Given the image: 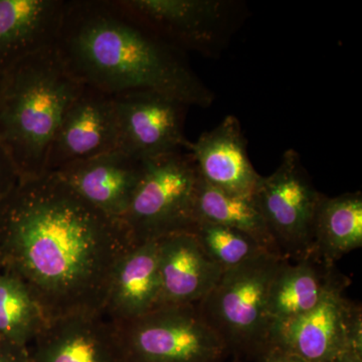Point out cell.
Returning a JSON list of instances; mask_svg holds the SVG:
<instances>
[{
  "instance_id": "obj_24",
  "label": "cell",
  "mask_w": 362,
  "mask_h": 362,
  "mask_svg": "<svg viewBox=\"0 0 362 362\" xmlns=\"http://www.w3.org/2000/svg\"><path fill=\"white\" fill-rule=\"evenodd\" d=\"M259 362H308L275 344H270L264 349L259 354Z\"/></svg>"
},
{
  "instance_id": "obj_8",
  "label": "cell",
  "mask_w": 362,
  "mask_h": 362,
  "mask_svg": "<svg viewBox=\"0 0 362 362\" xmlns=\"http://www.w3.org/2000/svg\"><path fill=\"white\" fill-rule=\"evenodd\" d=\"M322 195L294 149L285 151L272 175L262 176L252 199L283 258L296 262L314 255V221Z\"/></svg>"
},
{
  "instance_id": "obj_13",
  "label": "cell",
  "mask_w": 362,
  "mask_h": 362,
  "mask_svg": "<svg viewBox=\"0 0 362 362\" xmlns=\"http://www.w3.org/2000/svg\"><path fill=\"white\" fill-rule=\"evenodd\" d=\"M199 176L211 187L228 194L251 197L262 175L247 154V139L237 117L228 115L214 129L192 142Z\"/></svg>"
},
{
  "instance_id": "obj_18",
  "label": "cell",
  "mask_w": 362,
  "mask_h": 362,
  "mask_svg": "<svg viewBox=\"0 0 362 362\" xmlns=\"http://www.w3.org/2000/svg\"><path fill=\"white\" fill-rule=\"evenodd\" d=\"M338 276L334 265L316 255L299 259L294 265L284 259L269 293V313L273 331L315 308Z\"/></svg>"
},
{
  "instance_id": "obj_23",
  "label": "cell",
  "mask_w": 362,
  "mask_h": 362,
  "mask_svg": "<svg viewBox=\"0 0 362 362\" xmlns=\"http://www.w3.org/2000/svg\"><path fill=\"white\" fill-rule=\"evenodd\" d=\"M21 181L20 173L6 149L0 145V202Z\"/></svg>"
},
{
  "instance_id": "obj_26",
  "label": "cell",
  "mask_w": 362,
  "mask_h": 362,
  "mask_svg": "<svg viewBox=\"0 0 362 362\" xmlns=\"http://www.w3.org/2000/svg\"><path fill=\"white\" fill-rule=\"evenodd\" d=\"M362 354L361 352H350V354H345L340 357L337 361L335 362H362Z\"/></svg>"
},
{
  "instance_id": "obj_16",
  "label": "cell",
  "mask_w": 362,
  "mask_h": 362,
  "mask_svg": "<svg viewBox=\"0 0 362 362\" xmlns=\"http://www.w3.org/2000/svg\"><path fill=\"white\" fill-rule=\"evenodd\" d=\"M66 0H0V74L56 47Z\"/></svg>"
},
{
  "instance_id": "obj_5",
  "label": "cell",
  "mask_w": 362,
  "mask_h": 362,
  "mask_svg": "<svg viewBox=\"0 0 362 362\" xmlns=\"http://www.w3.org/2000/svg\"><path fill=\"white\" fill-rule=\"evenodd\" d=\"M199 173L187 150L143 160L142 175L123 218L133 244L189 230Z\"/></svg>"
},
{
  "instance_id": "obj_9",
  "label": "cell",
  "mask_w": 362,
  "mask_h": 362,
  "mask_svg": "<svg viewBox=\"0 0 362 362\" xmlns=\"http://www.w3.org/2000/svg\"><path fill=\"white\" fill-rule=\"evenodd\" d=\"M346 285L338 276L315 308L274 329L271 344L308 362H335L350 352L362 354L361 306L345 296Z\"/></svg>"
},
{
  "instance_id": "obj_10",
  "label": "cell",
  "mask_w": 362,
  "mask_h": 362,
  "mask_svg": "<svg viewBox=\"0 0 362 362\" xmlns=\"http://www.w3.org/2000/svg\"><path fill=\"white\" fill-rule=\"evenodd\" d=\"M113 101L121 151L140 160L189 151L192 142L185 135L187 105L151 90L121 93Z\"/></svg>"
},
{
  "instance_id": "obj_22",
  "label": "cell",
  "mask_w": 362,
  "mask_h": 362,
  "mask_svg": "<svg viewBox=\"0 0 362 362\" xmlns=\"http://www.w3.org/2000/svg\"><path fill=\"white\" fill-rule=\"evenodd\" d=\"M206 254L223 271L270 254L249 235L206 221H195L190 228ZM272 255V254H271Z\"/></svg>"
},
{
  "instance_id": "obj_19",
  "label": "cell",
  "mask_w": 362,
  "mask_h": 362,
  "mask_svg": "<svg viewBox=\"0 0 362 362\" xmlns=\"http://www.w3.org/2000/svg\"><path fill=\"white\" fill-rule=\"evenodd\" d=\"M362 247V194L322 195L314 221V255L334 265Z\"/></svg>"
},
{
  "instance_id": "obj_11",
  "label": "cell",
  "mask_w": 362,
  "mask_h": 362,
  "mask_svg": "<svg viewBox=\"0 0 362 362\" xmlns=\"http://www.w3.org/2000/svg\"><path fill=\"white\" fill-rule=\"evenodd\" d=\"M26 351L30 362H128L118 324L104 310L45 321Z\"/></svg>"
},
{
  "instance_id": "obj_17",
  "label": "cell",
  "mask_w": 362,
  "mask_h": 362,
  "mask_svg": "<svg viewBox=\"0 0 362 362\" xmlns=\"http://www.w3.org/2000/svg\"><path fill=\"white\" fill-rule=\"evenodd\" d=\"M161 306L157 240L134 245L112 273L103 310L116 322L132 320Z\"/></svg>"
},
{
  "instance_id": "obj_27",
  "label": "cell",
  "mask_w": 362,
  "mask_h": 362,
  "mask_svg": "<svg viewBox=\"0 0 362 362\" xmlns=\"http://www.w3.org/2000/svg\"><path fill=\"white\" fill-rule=\"evenodd\" d=\"M2 75L0 74V87H1Z\"/></svg>"
},
{
  "instance_id": "obj_1",
  "label": "cell",
  "mask_w": 362,
  "mask_h": 362,
  "mask_svg": "<svg viewBox=\"0 0 362 362\" xmlns=\"http://www.w3.org/2000/svg\"><path fill=\"white\" fill-rule=\"evenodd\" d=\"M0 246L6 272L51 320L103 310L112 273L134 244L122 221L49 173L21 180L0 202Z\"/></svg>"
},
{
  "instance_id": "obj_14",
  "label": "cell",
  "mask_w": 362,
  "mask_h": 362,
  "mask_svg": "<svg viewBox=\"0 0 362 362\" xmlns=\"http://www.w3.org/2000/svg\"><path fill=\"white\" fill-rule=\"evenodd\" d=\"M142 168L143 160L116 149L76 162L56 175L102 213L122 221L141 177Z\"/></svg>"
},
{
  "instance_id": "obj_21",
  "label": "cell",
  "mask_w": 362,
  "mask_h": 362,
  "mask_svg": "<svg viewBox=\"0 0 362 362\" xmlns=\"http://www.w3.org/2000/svg\"><path fill=\"white\" fill-rule=\"evenodd\" d=\"M45 321L25 286L7 272L0 273V340L26 349Z\"/></svg>"
},
{
  "instance_id": "obj_7",
  "label": "cell",
  "mask_w": 362,
  "mask_h": 362,
  "mask_svg": "<svg viewBox=\"0 0 362 362\" xmlns=\"http://www.w3.org/2000/svg\"><path fill=\"white\" fill-rule=\"evenodd\" d=\"M117 324L128 362H218L228 351L197 304L162 305Z\"/></svg>"
},
{
  "instance_id": "obj_4",
  "label": "cell",
  "mask_w": 362,
  "mask_h": 362,
  "mask_svg": "<svg viewBox=\"0 0 362 362\" xmlns=\"http://www.w3.org/2000/svg\"><path fill=\"white\" fill-rule=\"evenodd\" d=\"M286 259L265 254L230 270L199 303L202 318L225 342L226 349L259 354L272 342L273 322L269 293Z\"/></svg>"
},
{
  "instance_id": "obj_12",
  "label": "cell",
  "mask_w": 362,
  "mask_h": 362,
  "mask_svg": "<svg viewBox=\"0 0 362 362\" xmlns=\"http://www.w3.org/2000/svg\"><path fill=\"white\" fill-rule=\"evenodd\" d=\"M119 148L113 96L83 86L59 124L47 156L45 175Z\"/></svg>"
},
{
  "instance_id": "obj_3",
  "label": "cell",
  "mask_w": 362,
  "mask_h": 362,
  "mask_svg": "<svg viewBox=\"0 0 362 362\" xmlns=\"http://www.w3.org/2000/svg\"><path fill=\"white\" fill-rule=\"evenodd\" d=\"M82 88L56 47L21 59L2 74L0 145L21 180L45 175L52 140Z\"/></svg>"
},
{
  "instance_id": "obj_20",
  "label": "cell",
  "mask_w": 362,
  "mask_h": 362,
  "mask_svg": "<svg viewBox=\"0 0 362 362\" xmlns=\"http://www.w3.org/2000/svg\"><path fill=\"white\" fill-rule=\"evenodd\" d=\"M195 221H206L245 233L267 252L282 257L252 197L228 194L211 187L201 176L195 195Z\"/></svg>"
},
{
  "instance_id": "obj_6",
  "label": "cell",
  "mask_w": 362,
  "mask_h": 362,
  "mask_svg": "<svg viewBox=\"0 0 362 362\" xmlns=\"http://www.w3.org/2000/svg\"><path fill=\"white\" fill-rule=\"evenodd\" d=\"M117 6L166 44L214 58L220 54L246 16L230 0H115Z\"/></svg>"
},
{
  "instance_id": "obj_15",
  "label": "cell",
  "mask_w": 362,
  "mask_h": 362,
  "mask_svg": "<svg viewBox=\"0 0 362 362\" xmlns=\"http://www.w3.org/2000/svg\"><path fill=\"white\" fill-rule=\"evenodd\" d=\"M162 305L197 304L211 292L223 270L189 230L157 239Z\"/></svg>"
},
{
  "instance_id": "obj_2",
  "label": "cell",
  "mask_w": 362,
  "mask_h": 362,
  "mask_svg": "<svg viewBox=\"0 0 362 362\" xmlns=\"http://www.w3.org/2000/svg\"><path fill=\"white\" fill-rule=\"evenodd\" d=\"M56 49L81 85L111 96L151 90L204 109L216 99L185 52L135 23L115 0H66Z\"/></svg>"
},
{
  "instance_id": "obj_25",
  "label": "cell",
  "mask_w": 362,
  "mask_h": 362,
  "mask_svg": "<svg viewBox=\"0 0 362 362\" xmlns=\"http://www.w3.org/2000/svg\"><path fill=\"white\" fill-rule=\"evenodd\" d=\"M0 362H30L25 349L0 340Z\"/></svg>"
}]
</instances>
